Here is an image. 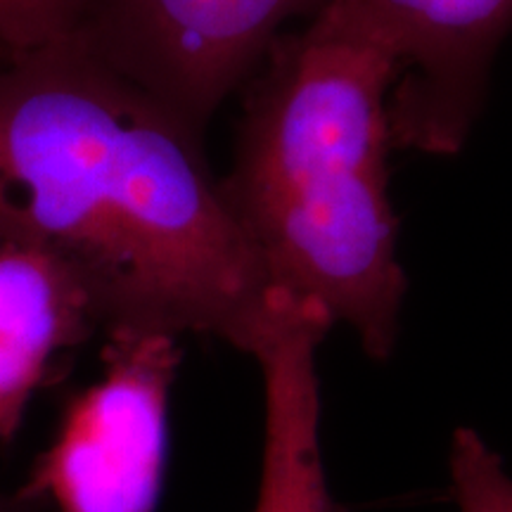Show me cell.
I'll list each match as a JSON object with an SVG mask.
<instances>
[{"label": "cell", "instance_id": "cell-1", "mask_svg": "<svg viewBox=\"0 0 512 512\" xmlns=\"http://www.w3.org/2000/svg\"><path fill=\"white\" fill-rule=\"evenodd\" d=\"M0 242L72 268L110 332L252 351L273 290L202 133L72 36L0 60Z\"/></svg>", "mask_w": 512, "mask_h": 512}, {"label": "cell", "instance_id": "cell-2", "mask_svg": "<svg viewBox=\"0 0 512 512\" xmlns=\"http://www.w3.org/2000/svg\"><path fill=\"white\" fill-rule=\"evenodd\" d=\"M261 62L223 200L271 290L318 304L387 361L406 294L387 176L399 57L366 15L325 0Z\"/></svg>", "mask_w": 512, "mask_h": 512}, {"label": "cell", "instance_id": "cell-3", "mask_svg": "<svg viewBox=\"0 0 512 512\" xmlns=\"http://www.w3.org/2000/svg\"><path fill=\"white\" fill-rule=\"evenodd\" d=\"M181 358L178 337L110 332L100 380L67 403L19 494L55 512H155Z\"/></svg>", "mask_w": 512, "mask_h": 512}, {"label": "cell", "instance_id": "cell-4", "mask_svg": "<svg viewBox=\"0 0 512 512\" xmlns=\"http://www.w3.org/2000/svg\"><path fill=\"white\" fill-rule=\"evenodd\" d=\"M318 0H79L69 36L204 131L294 15Z\"/></svg>", "mask_w": 512, "mask_h": 512}, {"label": "cell", "instance_id": "cell-5", "mask_svg": "<svg viewBox=\"0 0 512 512\" xmlns=\"http://www.w3.org/2000/svg\"><path fill=\"white\" fill-rule=\"evenodd\" d=\"M342 3L366 15L399 57L389 93L392 143L432 155L458 152L482 107L491 60L512 29V0Z\"/></svg>", "mask_w": 512, "mask_h": 512}, {"label": "cell", "instance_id": "cell-6", "mask_svg": "<svg viewBox=\"0 0 512 512\" xmlns=\"http://www.w3.org/2000/svg\"><path fill=\"white\" fill-rule=\"evenodd\" d=\"M318 304L275 290L252 356L266 389V437L254 512H332L320 458L316 351L332 328Z\"/></svg>", "mask_w": 512, "mask_h": 512}, {"label": "cell", "instance_id": "cell-7", "mask_svg": "<svg viewBox=\"0 0 512 512\" xmlns=\"http://www.w3.org/2000/svg\"><path fill=\"white\" fill-rule=\"evenodd\" d=\"M95 330L91 297L72 268L41 247L0 242V444L17 437L57 361Z\"/></svg>", "mask_w": 512, "mask_h": 512}, {"label": "cell", "instance_id": "cell-8", "mask_svg": "<svg viewBox=\"0 0 512 512\" xmlns=\"http://www.w3.org/2000/svg\"><path fill=\"white\" fill-rule=\"evenodd\" d=\"M451 482L460 512H512V475L494 448L467 427L453 434Z\"/></svg>", "mask_w": 512, "mask_h": 512}, {"label": "cell", "instance_id": "cell-9", "mask_svg": "<svg viewBox=\"0 0 512 512\" xmlns=\"http://www.w3.org/2000/svg\"><path fill=\"white\" fill-rule=\"evenodd\" d=\"M76 12L79 0H0V60L67 38Z\"/></svg>", "mask_w": 512, "mask_h": 512}, {"label": "cell", "instance_id": "cell-10", "mask_svg": "<svg viewBox=\"0 0 512 512\" xmlns=\"http://www.w3.org/2000/svg\"><path fill=\"white\" fill-rule=\"evenodd\" d=\"M36 503H31L22 494H0V512H31Z\"/></svg>", "mask_w": 512, "mask_h": 512}]
</instances>
